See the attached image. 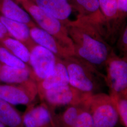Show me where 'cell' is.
<instances>
[{
  "label": "cell",
  "instance_id": "603a6c76",
  "mask_svg": "<svg viewBox=\"0 0 127 127\" xmlns=\"http://www.w3.org/2000/svg\"><path fill=\"white\" fill-rule=\"evenodd\" d=\"M112 98L116 102L119 121L124 127H127V95H117Z\"/></svg>",
  "mask_w": 127,
  "mask_h": 127
},
{
  "label": "cell",
  "instance_id": "9c48e42d",
  "mask_svg": "<svg viewBox=\"0 0 127 127\" xmlns=\"http://www.w3.org/2000/svg\"><path fill=\"white\" fill-rule=\"evenodd\" d=\"M29 51V66L31 68L33 79L37 83L52 72L57 57L50 50L37 44Z\"/></svg>",
  "mask_w": 127,
  "mask_h": 127
},
{
  "label": "cell",
  "instance_id": "ba28073f",
  "mask_svg": "<svg viewBox=\"0 0 127 127\" xmlns=\"http://www.w3.org/2000/svg\"><path fill=\"white\" fill-rule=\"evenodd\" d=\"M72 9L78 13L77 19L90 24L106 39V24L98 0H69Z\"/></svg>",
  "mask_w": 127,
  "mask_h": 127
},
{
  "label": "cell",
  "instance_id": "277c9868",
  "mask_svg": "<svg viewBox=\"0 0 127 127\" xmlns=\"http://www.w3.org/2000/svg\"><path fill=\"white\" fill-rule=\"evenodd\" d=\"M94 127H115L119 121L115 101L108 94L95 93L89 100Z\"/></svg>",
  "mask_w": 127,
  "mask_h": 127
},
{
  "label": "cell",
  "instance_id": "7402d4cb",
  "mask_svg": "<svg viewBox=\"0 0 127 127\" xmlns=\"http://www.w3.org/2000/svg\"><path fill=\"white\" fill-rule=\"evenodd\" d=\"M72 127H94L93 120L89 109V101L78 114Z\"/></svg>",
  "mask_w": 127,
  "mask_h": 127
},
{
  "label": "cell",
  "instance_id": "f1b7e54d",
  "mask_svg": "<svg viewBox=\"0 0 127 127\" xmlns=\"http://www.w3.org/2000/svg\"><path fill=\"white\" fill-rule=\"evenodd\" d=\"M67 0V1H69V0Z\"/></svg>",
  "mask_w": 127,
  "mask_h": 127
},
{
  "label": "cell",
  "instance_id": "8992f818",
  "mask_svg": "<svg viewBox=\"0 0 127 127\" xmlns=\"http://www.w3.org/2000/svg\"><path fill=\"white\" fill-rule=\"evenodd\" d=\"M91 95L83 93L69 84L46 90L38 95L41 102L52 109L82 103Z\"/></svg>",
  "mask_w": 127,
  "mask_h": 127
},
{
  "label": "cell",
  "instance_id": "4316f807",
  "mask_svg": "<svg viewBox=\"0 0 127 127\" xmlns=\"http://www.w3.org/2000/svg\"><path fill=\"white\" fill-rule=\"evenodd\" d=\"M0 127H6L3 124H2V123L0 122Z\"/></svg>",
  "mask_w": 127,
  "mask_h": 127
},
{
  "label": "cell",
  "instance_id": "30bf717a",
  "mask_svg": "<svg viewBox=\"0 0 127 127\" xmlns=\"http://www.w3.org/2000/svg\"><path fill=\"white\" fill-rule=\"evenodd\" d=\"M22 117L24 127H57L54 110L42 102L27 106Z\"/></svg>",
  "mask_w": 127,
  "mask_h": 127
},
{
  "label": "cell",
  "instance_id": "d6986e66",
  "mask_svg": "<svg viewBox=\"0 0 127 127\" xmlns=\"http://www.w3.org/2000/svg\"><path fill=\"white\" fill-rule=\"evenodd\" d=\"M0 44L29 65L30 56V51L22 42L12 37L9 36L0 40Z\"/></svg>",
  "mask_w": 127,
  "mask_h": 127
},
{
  "label": "cell",
  "instance_id": "ac0fdd59",
  "mask_svg": "<svg viewBox=\"0 0 127 127\" xmlns=\"http://www.w3.org/2000/svg\"><path fill=\"white\" fill-rule=\"evenodd\" d=\"M0 122L5 127H24L22 116L18 111L4 100L0 99Z\"/></svg>",
  "mask_w": 127,
  "mask_h": 127
},
{
  "label": "cell",
  "instance_id": "83f0119b",
  "mask_svg": "<svg viewBox=\"0 0 127 127\" xmlns=\"http://www.w3.org/2000/svg\"><path fill=\"white\" fill-rule=\"evenodd\" d=\"M1 64L0 63V67H1Z\"/></svg>",
  "mask_w": 127,
  "mask_h": 127
},
{
  "label": "cell",
  "instance_id": "ffe728a7",
  "mask_svg": "<svg viewBox=\"0 0 127 127\" xmlns=\"http://www.w3.org/2000/svg\"><path fill=\"white\" fill-rule=\"evenodd\" d=\"M90 97L81 103L69 105L63 113L57 114V127H73L78 114L88 104Z\"/></svg>",
  "mask_w": 127,
  "mask_h": 127
},
{
  "label": "cell",
  "instance_id": "d4e9b609",
  "mask_svg": "<svg viewBox=\"0 0 127 127\" xmlns=\"http://www.w3.org/2000/svg\"><path fill=\"white\" fill-rule=\"evenodd\" d=\"M9 36H11L9 32L2 24L0 22V41Z\"/></svg>",
  "mask_w": 127,
  "mask_h": 127
},
{
  "label": "cell",
  "instance_id": "e0dca14e",
  "mask_svg": "<svg viewBox=\"0 0 127 127\" xmlns=\"http://www.w3.org/2000/svg\"><path fill=\"white\" fill-rule=\"evenodd\" d=\"M100 9L104 17L106 24V39H114L117 34L116 22L117 15L116 0H98Z\"/></svg>",
  "mask_w": 127,
  "mask_h": 127
},
{
  "label": "cell",
  "instance_id": "7a4b0ae2",
  "mask_svg": "<svg viewBox=\"0 0 127 127\" xmlns=\"http://www.w3.org/2000/svg\"><path fill=\"white\" fill-rule=\"evenodd\" d=\"M62 59L67 71L69 84L83 93L92 95L99 88L97 76H104L96 68L73 56Z\"/></svg>",
  "mask_w": 127,
  "mask_h": 127
},
{
  "label": "cell",
  "instance_id": "52a82bcc",
  "mask_svg": "<svg viewBox=\"0 0 127 127\" xmlns=\"http://www.w3.org/2000/svg\"><path fill=\"white\" fill-rule=\"evenodd\" d=\"M37 95V85L33 79L21 84H0V99L12 105L28 106L34 104Z\"/></svg>",
  "mask_w": 127,
  "mask_h": 127
},
{
  "label": "cell",
  "instance_id": "cb8c5ba5",
  "mask_svg": "<svg viewBox=\"0 0 127 127\" xmlns=\"http://www.w3.org/2000/svg\"><path fill=\"white\" fill-rule=\"evenodd\" d=\"M117 48L120 51L127 56V27L125 25L119 33V37L117 42Z\"/></svg>",
  "mask_w": 127,
  "mask_h": 127
},
{
  "label": "cell",
  "instance_id": "5b68a950",
  "mask_svg": "<svg viewBox=\"0 0 127 127\" xmlns=\"http://www.w3.org/2000/svg\"><path fill=\"white\" fill-rule=\"evenodd\" d=\"M106 76L104 77L110 90V95H127V56L115 54L114 51L105 62Z\"/></svg>",
  "mask_w": 127,
  "mask_h": 127
},
{
  "label": "cell",
  "instance_id": "7c38bea8",
  "mask_svg": "<svg viewBox=\"0 0 127 127\" xmlns=\"http://www.w3.org/2000/svg\"><path fill=\"white\" fill-rule=\"evenodd\" d=\"M69 84L67 69L62 59L57 57L52 72L37 83L38 95L51 88Z\"/></svg>",
  "mask_w": 127,
  "mask_h": 127
},
{
  "label": "cell",
  "instance_id": "3957f363",
  "mask_svg": "<svg viewBox=\"0 0 127 127\" xmlns=\"http://www.w3.org/2000/svg\"><path fill=\"white\" fill-rule=\"evenodd\" d=\"M21 4L40 28L54 37L74 55L73 41L68 35L66 27L60 20L41 9L32 0H25Z\"/></svg>",
  "mask_w": 127,
  "mask_h": 127
},
{
  "label": "cell",
  "instance_id": "44dd1931",
  "mask_svg": "<svg viewBox=\"0 0 127 127\" xmlns=\"http://www.w3.org/2000/svg\"><path fill=\"white\" fill-rule=\"evenodd\" d=\"M0 63L9 66L17 68H25L29 66L12 54L9 51L0 44Z\"/></svg>",
  "mask_w": 127,
  "mask_h": 127
},
{
  "label": "cell",
  "instance_id": "5bb4252c",
  "mask_svg": "<svg viewBox=\"0 0 127 127\" xmlns=\"http://www.w3.org/2000/svg\"><path fill=\"white\" fill-rule=\"evenodd\" d=\"M34 2L63 25L68 21L73 10L69 1L66 0H35Z\"/></svg>",
  "mask_w": 127,
  "mask_h": 127
},
{
  "label": "cell",
  "instance_id": "9a60e30c",
  "mask_svg": "<svg viewBox=\"0 0 127 127\" xmlns=\"http://www.w3.org/2000/svg\"><path fill=\"white\" fill-rule=\"evenodd\" d=\"M0 14L8 18L26 24L29 28L36 26L29 14L13 0H0Z\"/></svg>",
  "mask_w": 127,
  "mask_h": 127
},
{
  "label": "cell",
  "instance_id": "4fadbf2b",
  "mask_svg": "<svg viewBox=\"0 0 127 127\" xmlns=\"http://www.w3.org/2000/svg\"><path fill=\"white\" fill-rule=\"evenodd\" d=\"M0 22L7 29L11 36L22 42L29 50L36 44L30 36V28L26 24L8 18L0 14Z\"/></svg>",
  "mask_w": 127,
  "mask_h": 127
},
{
  "label": "cell",
  "instance_id": "8fae6325",
  "mask_svg": "<svg viewBox=\"0 0 127 127\" xmlns=\"http://www.w3.org/2000/svg\"><path fill=\"white\" fill-rule=\"evenodd\" d=\"M30 33L34 42L52 52L57 57L64 59L74 56L68 49L62 45L54 37L38 27L30 28Z\"/></svg>",
  "mask_w": 127,
  "mask_h": 127
},
{
  "label": "cell",
  "instance_id": "6da1fadb",
  "mask_svg": "<svg viewBox=\"0 0 127 127\" xmlns=\"http://www.w3.org/2000/svg\"><path fill=\"white\" fill-rule=\"evenodd\" d=\"M64 25L73 41L74 56L96 69L105 65L113 50L95 27L77 19Z\"/></svg>",
  "mask_w": 127,
  "mask_h": 127
},
{
  "label": "cell",
  "instance_id": "2e32d148",
  "mask_svg": "<svg viewBox=\"0 0 127 127\" xmlns=\"http://www.w3.org/2000/svg\"><path fill=\"white\" fill-rule=\"evenodd\" d=\"M33 79L31 68H17L2 64L0 69V82L6 84H17Z\"/></svg>",
  "mask_w": 127,
  "mask_h": 127
},
{
  "label": "cell",
  "instance_id": "484cf974",
  "mask_svg": "<svg viewBox=\"0 0 127 127\" xmlns=\"http://www.w3.org/2000/svg\"><path fill=\"white\" fill-rule=\"evenodd\" d=\"M14 0L16 3H17V4H21V3L25 0ZM32 0L34 2L35 0Z\"/></svg>",
  "mask_w": 127,
  "mask_h": 127
}]
</instances>
